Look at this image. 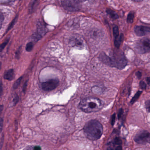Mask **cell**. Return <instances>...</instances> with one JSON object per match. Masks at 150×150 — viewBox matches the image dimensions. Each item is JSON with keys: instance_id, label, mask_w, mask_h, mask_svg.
Wrapping results in <instances>:
<instances>
[{"instance_id": "obj_29", "label": "cell", "mask_w": 150, "mask_h": 150, "mask_svg": "<svg viewBox=\"0 0 150 150\" xmlns=\"http://www.w3.org/2000/svg\"><path fill=\"white\" fill-rule=\"evenodd\" d=\"M21 47H20V48H19L17 51L16 52V57L17 58V59L19 58V57H20V54H21Z\"/></svg>"}, {"instance_id": "obj_3", "label": "cell", "mask_w": 150, "mask_h": 150, "mask_svg": "<svg viewBox=\"0 0 150 150\" xmlns=\"http://www.w3.org/2000/svg\"><path fill=\"white\" fill-rule=\"evenodd\" d=\"M103 106L101 100L95 97H88L81 101L79 108L83 112L89 113L100 110Z\"/></svg>"}, {"instance_id": "obj_10", "label": "cell", "mask_w": 150, "mask_h": 150, "mask_svg": "<svg viewBox=\"0 0 150 150\" xmlns=\"http://www.w3.org/2000/svg\"><path fill=\"white\" fill-rule=\"evenodd\" d=\"M15 77L14 72L13 69H10L5 72L4 74V79L8 81H12Z\"/></svg>"}, {"instance_id": "obj_4", "label": "cell", "mask_w": 150, "mask_h": 150, "mask_svg": "<svg viewBox=\"0 0 150 150\" xmlns=\"http://www.w3.org/2000/svg\"><path fill=\"white\" fill-rule=\"evenodd\" d=\"M135 50L139 54L150 52V40L149 38H144L137 42L135 45Z\"/></svg>"}, {"instance_id": "obj_33", "label": "cell", "mask_w": 150, "mask_h": 150, "mask_svg": "<svg viewBox=\"0 0 150 150\" xmlns=\"http://www.w3.org/2000/svg\"><path fill=\"white\" fill-rule=\"evenodd\" d=\"M27 83H28V81H26L24 84V86H23V91L25 92L26 91V88H27Z\"/></svg>"}, {"instance_id": "obj_12", "label": "cell", "mask_w": 150, "mask_h": 150, "mask_svg": "<svg viewBox=\"0 0 150 150\" xmlns=\"http://www.w3.org/2000/svg\"><path fill=\"white\" fill-rule=\"evenodd\" d=\"M106 12H107L108 14L113 20H116V19H117V18H118V16L117 15V14L115 11H113V10L109 9V8H108L106 10Z\"/></svg>"}, {"instance_id": "obj_22", "label": "cell", "mask_w": 150, "mask_h": 150, "mask_svg": "<svg viewBox=\"0 0 150 150\" xmlns=\"http://www.w3.org/2000/svg\"><path fill=\"white\" fill-rule=\"evenodd\" d=\"M114 143H115V144L118 145V146L121 145L122 144V140H121L120 138H115V140H114Z\"/></svg>"}, {"instance_id": "obj_20", "label": "cell", "mask_w": 150, "mask_h": 150, "mask_svg": "<svg viewBox=\"0 0 150 150\" xmlns=\"http://www.w3.org/2000/svg\"><path fill=\"white\" fill-rule=\"evenodd\" d=\"M8 41H9V39L5 41V42H4L1 44V45H0V52H1L4 50V48L6 47L7 44L8 43Z\"/></svg>"}, {"instance_id": "obj_14", "label": "cell", "mask_w": 150, "mask_h": 150, "mask_svg": "<svg viewBox=\"0 0 150 150\" xmlns=\"http://www.w3.org/2000/svg\"><path fill=\"white\" fill-rule=\"evenodd\" d=\"M141 93H142V91H138V92H137V93L135 94L134 97L132 99L131 101V103L132 104H133L134 103H135L138 100Z\"/></svg>"}, {"instance_id": "obj_21", "label": "cell", "mask_w": 150, "mask_h": 150, "mask_svg": "<svg viewBox=\"0 0 150 150\" xmlns=\"http://www.w3.org/2000/svg\"><path fill=\"white\" fill-rule=\"evenodd\" d=\"M101 88L99 87H94L93 88V93H96V94H99V93H101Z\"/></svg>"}, {"instance_id": "obj_19", "label": "cell", "mask_w": 150, "mask_h": 150, "mask_svg": "<svg viewBox=\"0 0 150 150\" xmlns=\"http://www.w3.org/2000/svg\"><path fill=\"white\" fill-rule=\"evenodd\" d=\"M17 16H16V17L15 18V19L13 20V21L11 23H10V25L8 26V28L7 30L8 31V30H10L11 29H12V28L13 27L14 25L16 23V21H17Z\"/></svg>"}, {"instance_id": "obj_15", "label": "cell", "mask_w": 150, "mask_h": 150, "mask_svg": "<svg viewBox=\"0 0 150 150\" xmlns=\"http://www.w3.org/2000/svg\"><path fill=\"white\" fill-rule=\"evenodd\" d=\"M24 150H42L39 146H30L24 149Z\"/></svg>"}, {"instance_id": "obj_1", "label": "cell", "mask_w": 150, "mask_h": 150, "mask_svg": "<svg viewBox=\"0 0 150 150\" xmlns=\"http://www.w3.org/2000/svg\"><path fill=\"white\" fill-rule=\"evenodd\" d=\"M99 58L103 63L111 67H116L117 69H123L127 64L124 54L120 50L112 52L110 56L103 52L100 53Z\"/></svg>"}, {"instance_id": "obj_23", "label": "cell", "mask_w": 150, "mask_h": 150, "mask_svg": "<svg viewBox=\"0 0 150 150\" xmlns=\"http://www.w3.org/2000/svg\"><path fill=\"white\" fill-rule=\"evenodd\" d=\"M4 20V16L1 12H0V29L2 27V23Z\"/></svg>"}, {"instance_id": "obj_25", "label": "cell", "mask_w": 150, "mask_h": 150, "mask_svg": "<svg viewBox=\"0 0 150 150\" xmlns=\"http://www.w3.org/2000/svg\"><path fill=\"white\" fill-rule=\"evenodd\" d=\"M115 114H114L111 116V124L113 126L115 122Z\"/></svg>"}, {"instance_id": "obj_31", "label": "cell", "mask_w": 150, "mask_h": 150, "mask_svg": "<svg viewBox=\"0 0 150 150\" xmlns=\"http://www.w3.org/2000/svg\"><path fill=\"white\" fill-rule=\"evenodd\" d=\"M123 112V111L122 109H121L119 110L118 114V117L119 119L121 118V116H122V115Z\"/></svg>"}, {"instance_id": "obj_26", "label": "cell", "mask_w": 150, "mask_h": 150, "mask_svg": "<svg viewBox=\"0 0 150 150\" xmlns=\"http://www.w3.org/2000/svg\"><path fill=\"white\" fill-rule=\"evenodd\" d=\"M3 127V119L0 118V133L2 131Z\"/></svg>"}, {"instance_id": "obj_34", "label": "cell", "mask_w": 150, "mask_h": 150, "mask_svg": "<svg viewBox=\"0 0 150 150\" xmlns=\"http://www.w3.org/2000/svg\"><path fill=\"white\" fill-rule=\"evenodd\" d=\"M115 150H122V146L121 145L118 146L116 148Z\"/></svg>"}, {"instance_id": "obj_27", "label": "cell", "mask_w": 150, "mask_h": 150, "mask_svg": "<svg viewBox=\"0 0 150 150\" xmlns=\"http://www.w3.org/2000/svg\"><path fill=\"white\" fill-rule=\"evenodd\" d=\"M146 110H147L148 112H149L150 108V100H148V101L146 102Z\"/></svg>"}, {"instance_id": "obj_7", "label": "cell", "mask_w": 150, "mask_h": 150, "mask_svg": "<svg viewBox=\"0 0 150 150\" xmlns=\"http://www.w3.org/2000/svg\"><path fill=\"white\" fill-rule=\"evenodd\" d=\"M59 81L57 79H52L42 83V87L43 90L50 91L55 89L58 86Z\"/></svg>"}, {"instance_id": "obj_35", "label": "cell", "mask_w": 150, "mask_h": 150, "mask_svg": "<svg viewBox=\"0 0 150 150\" xmlns=\"http://www.w3.org/2000/svg\"><path fill=\"white\" fill-rule=\"evenodd\" d=\"M3 108H4V106H3V105H0V114L2 112Z\"/></svg>"}, {"instance_id": "obj_24", "label": "cell", "mask_w": 150, "mask_h": 150, "mask_svg": "<svg viewBox=\"0 0 150 150\" xmlns=\"http://www.w3.org/2000/svg\"><path fill=\"white\" fill-rule=\"evenodd\" d=\"M139 86L142 89H146V84L144 81H141L139 82Z\"/></svg>"}, {"instance_id": "obj_13", "label": "cell", "mask_w": 150, "mask_h": 150, "mask_svg": "<svg viewBox=\"0 0 150 150\" xmlns=\"http://www.w3.org/2000/svg\"><path fill=\"white\" fill-rule=\"evenodd\" d=\"M113 35H114V37H115V39H116L117 38L119 37V30H118V27H117V26H114L113 29Z\"/></svg>"}, {"instance_id": "obj_2", "label": "cell", "mask_w": 150, "mask_h": 150, "mask_svg": "<svg viewBox=\"0 0 150 150\" xmlns=\"http://www.w3.org/2000/svg\"><path fill=\"white\" fill-rule=\"evenodd\" d=\"M84 132L88 139L92 140H97L102 135L103 127L101 124L97 120H90L85 125Z\"/></svg>"}, {"instance_id": "obj_17", "label": "cell", "mask_w": 150, "mask_h": 150, "mask_svg": "<svg viewBox=\"0 0 150 150\" xmlns=\"http://www.w3.org/2000/svg\"><path fill=\"white\" fill-rule=\"evenodd\" d=\"M22 77H20L19 79H18L14 83L13 86V87L14 89H16L18 88V87L20 86V84H21V81L22 79Z\"/></svg>"}, {"instance_id": "obj_16", "label": "cell", "mask_w": 150, "mask_h": 150, "mask_svg": "<svg viewBox=\"0 0 150 150\" xmlns=\"http://www.w3.org/2000/svg\"><path fill=\"white\" fill-rule=\"evenodd\" d=\"M134 14L133 13H130L127 17V22L129 23H132L134 20Z\"/></svg>"}, {"instance_id": "obj_30", "label": "cell", "mask_w": 150, "mask_h": 150, "mask_svg": "<svg viewBox=\"0 0 150 150\" xmlns=\"http://www.w3.org/2000/svg\"><path fill=\"white\" fill-rule=\"evenodd\" d=\"M3 93V88H2V83L1 81H0V97H1Z\"/></svg>"}, {"instance_id": "obj_18", "label": "cell", "mask_w": 150, "mask_h": 150, "mask_svg": "<svg viewBox=\"0 0 150 150\" xmlns=\"http://www.w3.org/2000/svg\"><path fill=\"white\" fill-rule=\"evenodd\" d=\"M33 48V43L30 42L28 43V44L26 45V50L28 52H30Z\"/></svg>"}, {"instance_id": "obj_11", "label": "cell", "mask_w": 150, "mask_h": 150, "mask_svg": "<svg viewBox=\"0 0 150 150\" xmlns=\"http://www.w3.org/2000/svg\"><path fill=\"white\" fill-rule=\"evenodd\" d=\"M123 40V35L122 34H121L120 35H119V37L115 39V45L117 49H118L120 47V45L122 42Z\"/></svg>"}, {"instance_id": "obj_6", "label": "cell", "mask_w": 150, "mask_h": 150, "mask_svg": "<svg viewBox=\"0 0 150 150\" xmlns=\"http://www.w3.org/2000/svg\"><path fill=\"white\" fill-rule=\"evenodd\" d=\"M134 140L138 144H144L150 142V133L147 131H142L139 132L134 137Z\"/></svg>"}, {"instance_id": "obj_8", "label": "cell", "mask_w": 150, "mask_h": 150, "mask_svg": "<svg viewBox=\"0 0 150 150\" xmlns=\"http://www.w3.org/2000/svg\"><path fill=\"white\" fill-rule=\"evenodd\" d=\"M134 30L137 35L143 36L150 33V28L146 26H137L135 27Z\"/></svg>"}, {"instance_id": "obj_9", "label": "cell", "mask_w": 150, "mask_h": 150, "mask_svg": "<svg viewBox=\"0 0 150 150\" xmlns=\"http://www.w3.org/2000/svg\"><path fill=\"white\" fill-rule=\"evenodd\" d=\"M70 43L72 46L82 48L84 46V42L80 37L76 36L73 38L71 40Z\"/></svg>"}, {"instance_id": "obj_36", "label": "cell", "mask_w": 150, "mask_h": 150, "mask_svg": "<svg viewBox=\"0 0 150 150\" xmlns=\"http://www.w3.org/2000/svg\"><path fill=\"white\" fill-rule=\"evenodd\" d=\"M146 81H147L148 85H149V84H150V78H149V77L146 78Z\"/></svg>"}, {"instance_id": "obj_38", "label": "cell", "mask_w": 150, "mask_h": 150, "mask_svg": "<svg viewBox=\"0 0 150 150\" xmlns=\"http://www.w3.org/2000/svg\"><path fill=\"white\" fill-rule=\"evenodd\" d=\"M108 150H112V149H111V148H108Z\"/></svg>"}, {"instance_id": "obj_28", "label": "cell", "mask_w": 150, "mask_h": 150, "mask_svg": "<svg viewBox=\"0 0 150 150\" xmlns=\"http://www.w3.org/2000/svg\"><path fill=\"white\" fill-rule=\"evenodd\" d=\"M18 101H19V97H18V96L16 95L15 96L14 98L13 99V101L14 105H15L16 104H17Z\"/></svg>"}, {"instance_id": "obj_37", "label": "cell", "mask_w": 150, "mask_h": 150, "mask_svg": "<svg viewBox=\"0 0 150 150\" xmlns=\"http://www.w3.org/2000/svg\"><path fill=\"white\" fill-rule=\"evenodd\" d=\"M1 62H0V70L1 69Z\"/></svg>"}, {"instance_id": "obj_5", "label": "cell", "mask_w": 150, "mask_h": 150, "mask_svg": "<svg viewBox=\"0 0 150 150\" xmlns=\"http://www.w3.org/2000/svg\"><path fill=\"white\" fill-rule=\"evenodd\" d=\"M61 3L63 7L69 11H78L81 7L79 1H63Z\"/></svg>"}, {"instance_id": "obj_32", "label": "cell", "mask_w": 150, "mask_h": 150, "mask_svg": "<svg viewBox=\"0 0 150 150\" xmlns=\"http://www.w3.org/2000/svg\"><path fill=\"white\" fill-rule=\"evenodd\" d=\"M136 75L138 79H140L142 76V73L140 71H137L136 73Z\"/></svg>"}]
</instances>
